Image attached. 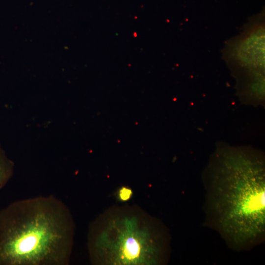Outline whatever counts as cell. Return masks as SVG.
Here are the masks:
<instances>
[{
    "instance_id": "obj_1",
    "label": "cell",
    "mask_w": 265,
    "mask_h": 265,
    "mask_svg": "<svg viewBox=\"0 0 265 265\" xmlns=\"http://www.w3.org/2000/svg\"><path fill=\"white\" fill-rule=\"evenodd\" d=\"M205 224L235 250L263 242L265 178L263 158L241 152H219L204 178Z\"/></svg>"
},
{
    "instance_id": "obj_2",
    "label": "cell",
    "mask_w": 265,
    "mask_h": 265,
    "mask_svg": "<svg viewBox=\"0 0 265 265\" xmlns=\"http://www.w3.org/2000/svg\"><path fill=\"white\" fill-rule=\"evenodd\" d=\"M75 225L56 197L14 201L0 210V265H67Z\"/></svg>"
},
{
    "instance_id": "obj_3",
    "label": "cell",
    "mask_w": 265,
    "mask_h": 265,
    "mask_svg": "<svg viewBox=\"0 0 265 265\" xmlns=\"http://www.w3.org/2000/svg\"><path fill=\"white\" fill-rule=\"evenodd\" d=\"M87 245L93 265H162L169 259L170 236L140 207L112 206L90 224Z\"/></svg>"
},
{
    "instance_id": "obj_4",
    "label": "cell",
    "mask_w": 265,
    "mask_h": 265,
    "mask_svg": "<svg viewBox=\"0 0 265 265\" xmlns=\"http://www.w3.org/2000/svg\"><path fill=\"white\" fill-rule=\"evenodd\" d=\"M13 172V163L0 149V189L10 179Z\"/></svg>"
},
{
    "instance_id": "obj_5",
    "label": "cell",
    "mask_w": 265,
    "mask_h": 265,
    "mask_svg": "<svg viewBox=\"0 0 265 265\" xmlns=\"http://www.w3.org/2000/svg\"><path fill=\"white\" fill-rule=\"evenodd\" d=\"M132 190L131 188L122 186L117 189L116 196L120 201L126 202L132 198Z\"/></svg>"
}]
</instances>
